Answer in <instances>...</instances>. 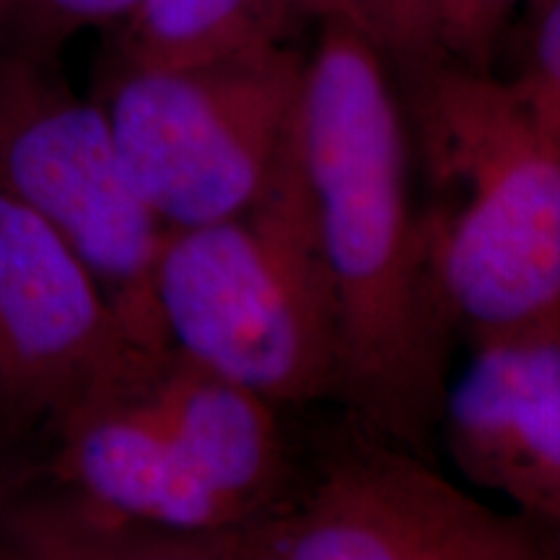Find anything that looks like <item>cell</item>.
I'll list each match as a JSON object with an SVG mask.
<instances>
[{"label":"cell","instance_id":"obj_1","mask_svg":"<svg viewBox=\"0 0 560 560\" xmlns=\"http://www.w3.org/2000/svg\"><path fill=\"white\" fill-rule=\"evenodd\" d=\"M306 52L299 145L340 319L338 405L436 462L454 332L425 260L395 70L330 11Z\"/></svg>","mask_w":560,"mask_h":560},{"label":"cell","instance_id":"obj_2","mask_svg":"<svg viewBox=\"0 0 560 560\" xmlns=\"http://www.w3.org/2000/svg\"><path fill=\"white\" fill-rule=\"evenodd\" d=\"M397 89L420 236L454 340L470 348L560 319V140L495 70L441 60Z\"/></svg>","mask_w":560,"mask_h":560},{"label":"cell","instance_id":"obj_3","mask_svg":"<svg viewBox=\"0 0 560 560\" xmlns=\"http://www.w3.org/2000/svg\"><path fill=\"white\" fill-rule=\"evenodd\" d=\"M156 306L166 340L285 410L338 402V304L299 145L231 219L172 229L159 255Z\"/></svg>","mask_w":560,"mask_h":560},{"label":"cell","instance_id":"obj_4","mask_svg":"<svg viewBox=\"0 0 560 560\" xmlns=\"http://www.w3.org/2000/svg\"><path fill=\"white\" fill-rule=\"evenodd\" d=\"M296 42L172 68L104 62L107 112L128 177L166 226L231 219L260 200L299 122Z\"/></svg>","mask_w":560,"mask_h":560},{"label":"cell","instance_id":"obj_5","mask_svg":"<svg viewBox=\"0 0 560 560\" xmlns=\"http://www.w3.org/2000/svg\"><path fill=\"white\" fill-rule=\"evenodd\" d=\"M537 558L545 529L535 520L486 506L348 410L304 436L289 495L236 529L229 550V560Z\"/></svg>","mask_w":560,"mask_h":560},{"label":"cell","instance_id":"obj_6","mask_svg":"<svg viewBox=\"0 0 560 560\" xmlns=\"http://www.w3.org/2000/svg\"><path fill=\"white\" fill-rule=\"evenodd\" d=\"M0 195L47 223L140 346H170L156 306L172 226L140 198L100 102L70 86L60 55L0 52Z\"/></svg>","mask_w":560,"mask_h":560},{"label":"cell","instance_id":"obj_7","mask_svg":"<svg viewBox=\"0 0 560 560\" xmlns=\"http://www.w3.org/2000/svg\"><path fill=\"white\" fill-rule=\"evenodd\" d=\"M140 346L55 231L0 195V472Z\"/></svg>","mask_w":560,"mask_h":560},{"label":"cell","instance_id":"obj_8","mask_svg":"<svg viewBox=\"0 0 560 560\" xmlns=\"http://www.w3.org/2000/svg\"><path fill=\"white\" fill-rule=\"evenodd\" d=\"M470 353L446 384L439 439L467 480L548 529L560 520V319L490 335Z\"/></svg>","mask_w":560,"mask_h":560},{"label":"cell","instance_id":"obj_9","mask_svg":"<svg viewBox=\"0 0 560 560\" xmlns=\"http://www.w3.org/2000/svg\"><path fill=\"white\" fill-rule=\"evenodd\" d=\"M104 382L136 402L249 522L289 495L304 452V436L285 420L291 410L172 346H136Z\"/></svg>","mask_w":560,"mask_h":560},{"label":"cell","instance_id":"obj_10","mask_svg":"<svg viewBox=\"0 0 560 560\" xmlns=\"http://www.w3.org/2000/svg\"><path fill=\"white\" fill-rule=\"evenodd\" d=\"M340 0H140L112 26L104 62L172 68L296 42Z\"/></svg>","mask_w":560,"mask_h":560},{"label":"cell","instance_id":"obj_11","mask_svg":"<svg viewBox=\"0 0 560 560\" xmlns=\"http://www.w3.org/2000/svg\"><path fill=\"white\" fill-rule=\"evenodd\" d=\"M441 3L444 0H340L338 11L369 34L397 79H402L446 60Z\"/></svg>","mask_w":560,"mask_h":560},{"label":"cell","instance_id":"obj_12","mask_svg":"<svg viewBox=\"0 0 560 560\" xmlns=\"http://www.w3.org/2000/svg\"><path fill=\"white\" fill-rule=\"evenodd\" d=\"M520 52L506 79L560 140V0H522Z\"/></svg>","mask_w":560,"mask_h":560},{"label":"cell","instance_id":"obj_13","mask_svg":"<svg viewBox=\"0 0 560 560\" xmlns=\"http://www.w3.org/2000/svg\"><path fill=\"white\" fill-rule=\"evenodd\" d=\"M140 0H11L5 47L62 55L75 34L89 26H115L138 9Z\"/></svg>","mask_w":560,"mask_h":560},{"label":"cell","instance_id":"obj_14","mask_svg":"<svg viewBox=\"0 0 560 560\" xmlns=\"http://www.w3.org/2000/svg\"><path fill=\"white\" fill-rule=\"evenodd\" d=\"M522 0H444L441 42L450 62L495 70Z\"/></svg>","mask_w":560,"mask_h":560},{"label":"cell","instance_id":"obj_15","mask_svg":"<svg viewBox=\"0 0 560 560\" xmlns=\"http://www.w3.org/2000/svg\"><path fill=\"white\" fill-rule=\"evenodd\" d=\"M545 558H560V520L545 529Z\"/></svg>","mask_w":560,"mask_h":560},{"label":"cell","instance_id":"obj_16","mask_svg":"<svg viewBox=\"0 0 560 560\" xmlns=\"http://www.w3.org/2000/svg\"><path fill=\"white\" fill-rule=\"evenodd\" d=\"M11 30V0H0V52L5 50Z\"/></svg>","mask_w":560,"mask_h":560}]
</instances>
